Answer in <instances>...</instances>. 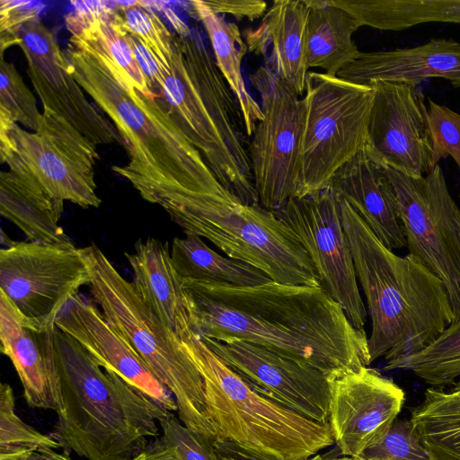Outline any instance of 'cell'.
Instances as JSON below:
<instances>
[{
  "instance_id": "1",
  "label": "cell",
  "mask_w": 460,
  "mask_h": 460,
  "mask_svg": "<svg viewBox=\"0 0 460 460\" xmlns=\"http://www.w3.org/2000/svg\"><path fill=\"white\" fill-rule=\"evenodd\" d=\"M190 325L200 337L238 339L311 366L329 377L370 365L368 338L321 287L184 281Z\"/></svg>"
},
{
  "instance_id": "2",
  "label": "cell",
  "mask_w": 460,
  "mask_h": 460,
  "mask_svg": "<svg viewBox=\"0 0 460 460\" xmlns=\"http://www.w3.org/2000/svg\"><path fill=\"white\" fill-rule=\"evenodd\" d=\"M65 53L76 82L112 120L123 139L129 162L113 170L142 199L156 204L184 192L227 190L156 98L126 88L89 53L70 44Z\"/></svg>"
},
{
  "instance_id": "3",
  "label": "cell",
  "mask_w": 460,
  "mask_h": 460,
  "mask_svg": "<svg viewBox=\"0 0 460 460\" xmlns=\"http://www.w3.org/2000/svg\"><path fill=\"white\" fill-rule=\"evenodd\" d=\"M338 196V195H337ZM339 198L342 226L371 318L370 362L411 356L455 321L444 283L411 254L385 247L354 208Z\"/></svg>"
},
{
  "instance_id": "4",
  "label": "cell",
  "mask_w": 460,
  "mask_h": 460,
  "mask_svg": "<svg viewBox=\"0 0 460 460\" xmlns=\"http://www.w3.org/2000/svg\"><path fill=\"white\" fill-rule=\"evenodd\" d=\"M54 349L63 411L50 437L87 460H131L159 437L171 412L116 374L101 369L73 337L56 328Z\"/></svg>"
},
{
  "instance_id": "5",
  "label": "cell",
  "mask_w": 460,
  "mask_h": 460,
  "mask_svg": "<svg viewBox=\"0 0 460 460\" xmlns=\"http://www.w3.org/2000/svg\"><path fill=\"white\" fill-rule=\"evenodd\" d=\"M155 94L222 186L259 205L243 113L198 31L174 35L170 71Z\"/></svg>"
},
{
  "instance_id": "6",
  "label": "cell",
  "mask_w": 460,
  "mask_h": 460,
  "mask_svg": "<svg viewBox=\"0 0 460 460\" xmlns=\"http://www.w3.org/2000/svg\"><path fill=\"white\" fill-rule=\"evenodd\" d=\"M81 250L92 296L105 318L172 393L179 420L213 442L218 436L208 414L204 381L181 339L95 243Z\"/></svg>"
},
{
  "instance_id": "7",
  "label": "cell",
  "mask_w": 460,
  "mask_h": 460,
  "mask_svg": "<svg viewBox=\"0 0 460 460\" xmlns=\"http://www.w3.org/2000/svg\"><path fill=\"white\" fill-rule=\"evenodd\" d=\"M163 208L185 234L210 241L227 257L250 264L281 284L321 287L308 253L273 210L246 205L226 190L185 192Z\"/></svg>"
},
{
  "instance_id": "8",
  "label": "cell",
  "mask_w": 460,
  "mask_h": 460,
  "mask_svg": "<svg viewBox=\"0 0 460 460\" xmlns=\"http://www.w3.org/2000/svg\"><path fill=\"white\" fill-rule=\"evenodd\" d=\"M205 385L208 417L218 438L281 460H307L332 446L322 425L254 392L194 333L182 341Z\"/></svg>"
},
{
  "instance_id": "9",
  "label": "cell",
  "mask_w": 460,
  "mask_h": 460,
  "mask_svg": "<svg viewBox=\"0 0 460 460\" xmlns=\"http://www.w3.org/2000/svg\"><path fill=\"white\" fill-rule=\"evenodd\" d=\"M305 93L300 190L296 198L328 186L334 173L365 147L374 88L309 72Z\"/></svg>"
},
{
  "instance_id": "10",
  "label": "cell",
  "mask_w": 460,
  "mask_h": 460,
  "mask_svg": "<svg viewBox=\"0 0 460 460\" xmlns=\"http://www.w3.org/2000/svg\"><path fill=\"white\" fill-rule=\"evenodd\" d=\"M249 79L263 113L248 146L254 187L260 204L276 210L299 195L305 100L267 66Z\"/></svg>"
},
{
  "instance_id": "11",
  "label": "cell",
  "mask_w": 460,
  "mask_h": 460,
  "mask_svg": "<svg viewBox=\"0 0 460 460\" xmlns=\"http://www.w3.org/2000/svg\"><path fill=\"white\" fill-rule=\"evenodd\" d=\"M376 165L395 190L409 254L444 283L455 321L460 320V208L441 167L437 164L426 177L414 178Z\"/></svg>"
},
{
  "instance_id": "12",
  "label": "cell",
  "mask_w": 460,
  "mask_h": 460,
  "mask_svg": "<svg viewBox=\"0 0 460 460\" xmlns=\"http://www.w3.org/2000/svg\"><path fill=\"white\" fill-rule=\"evenodd\" d=\"M0 134L11 143L0 156L13 153L53 199L83 208L100 207L94 180L99 154L95 145L65 119L44 109L38 130L29 132L0 111Z\"/></svg>"
},
{
  "instance_id": "13",
  "label": "cell",
  "mask_w": 460,
  "mask_h": 460,
  "mask_svg": "<svg viewBox=\"0 0 460 460\" xmlns=\"http://www.w3.org/2000/svg\"><path fill=\"white\" fill-rule=\"evenodd\" d=\"M273 211L308 253L321 288L342 307L356 329L364 330L367 310L341 223L340 200L330 183Z\"/></svg>"
},
{
  "instance_id": "14",
  "label": "cell",
  "mask_w": 460,
  "mask_h": 460,
  "mask_svg": "<svg viewBox=\"0 0 460 460\" xmlns=\"http://www.w3.org/2000/svg\"><path fill=\"white\" fill-rule=\"evenodd\" d=\"M90 276L81 248L15 242L0 250V292L24 317L54 323Z\"/></svg>"
},
{
  "instance_id": "15",
  "label": "cell",
  "mask_w": 460,
  "mask_h": 460,
  "mask_svg": "<svg viewBox=\"0 0 460 460\" xmlns=\"http://www.w3.org/2000/svg\"><path fill=\"white\" fill-rule=\"evenodd\" d=\"M200 339L258 394L311 420L330 425L326 374L249 341Z\"/></svg>"
},
{
  "instance_id": "16",
  "label": "cell",
  "mask_w": 460,
  "mask_h": 460,
  "mask_svg": "<svg viewBox=\"0 0 460 460\" xmlns=\"http://www.w3.org/2000/svg\"><path fill=\"white\" fill-rule=\"evenodd\" d=\"M365 150L376 164L426 177L435 167L428 106L416 85L375 81Z\"/></svg>"
},
{
  "instance_id": "17",
  "label": "cell",
  "mask_w": 460,
  "mask_h": 460,
  "mask_svg": "<svg viewBox=\"0 0 460 460\" xmlns=\"http://www.w3.org/2000/svg\"><path fill=\"white\" fill-rule=\"evenodd\" d=\"M18 36L28 75L43 108L65 119L95 146L119 143L124 146L114 125L84 95L50 30L34 18L22 25Z\"/></svg>"
},
{
  "instance_id": "18",
  "label": "cell",
  "mask_w": 460,
  "mask_h": 460,
  "mask_svg": "<svg viewBox=\"0 0 460 460\" xmlns=\"http://www.w3.org/2000/svg\"><path fill=\"white\" fill-rule=\"evenodd\" d=\"M329 424L340 454L361 456L396 420L404 392L392 379L363 367L329 377Z\"/></svg>"
},
{
  "instance_id": "19",
  "label": "cell",
  "mask_w": 460,
  "mask_h": 460,
  "mask_svg": "<svg viewBox=\"0 0 460 460\" xmlns=\"http://www.w3.org/2000/svg\"><path fill=\"white\" fill-rule=\"evenodd\" d=\"M55 326L77 341L105 371L116 374L168 411H178L172 393L91 300L76 294L58 313Z\"/></svg>"
},
{
  "instance_id": "20",
  "label": "cell",
  "mask_w": 460,
  "mask_h": 460,
  "mask_svg": "<svg viewBox=\"0 0 460 460\" xmlns=\"http://www.w3.org/2000/svg\"><path fill=\"white\" fill-rule=\"evenodd\" d=\"M54 323H40L22 315L0 292L1 351L9 358L32 408L63 411L57 367Z\"/></svg>"
},
{
  "instance_id": "21",
  "label": "cell",
  "mask_w": 460,
  "mask_h": 460,
  "mask_svg": "<svg viewBox=\"0 0 460 460\" xmlns=\"http://www.w3.org/2000/svg\"><path fill=\"white\" fill-rule=\"evenodd\" d=\"M337 76L358 84L392 81L416 86L427 79L443 78L460 87V42L432 39L413 48L359 52Z\"/></svg>"
},
{
  "instance_id": "22",
  "label": "cell",
  "mask_w": 460,
  "mask_h": 460,
  "mask_svg": "<svg viewBox=\"0 0 460 460\" xmlns=\"http://www.w3.org/2000/svg\"><path fill=\"white\" fill-rule=\"evenodd\" d=\"M330 185L385 247H407L395 190L365 147L334 173Z\"/></svg>"
},
{
  "instance_id": "23",
  "label": "cell",
  "mask_w": 460,
  "mask_h": 460,
  "mask_svg": "<svg viewBox=\"0 0 460 460\" xmlns=\"http://www.w3.org/2000/svg\"><path fill=\"white\" fill-rule=\"evenodd\" d=\"M307 12L305 0H275L261 23L243 32L248 51L266 56L270 49L266 66L299 96L305 92L309 73L305 52Z\"/></svg>"
},
{
  "instance_id": "24",
  "label": "cell",
  "mask_w": 460,
  "mask_h": 460,
  "mask_svg": "<svg viewBox=\"0 0 460 460\" xmlns=\"http://www.w3.org/2000/svg\"><path fill=\"white\" fill-rule=\"evenodd\" d=\"M9 171L0 173V213L14 224L30 242L73 246L58 224L64 203L53 199L13 153L0 156Z\"/></svg>"
},
{
  "instance_id": "25",
  "label": "cell",
  "mask_w": 460,
  "mask_h": 460,
  "mask_svg": "<svg viewBox=\"0 0 460 460\" xmlns=\"http://www.w3.org/2000/svg\"><path fill=\"white\" fill-rule=\"evenodd\" d=\"M132 269L133 284L146 305L181 341L193 332L181 278L171 259L168 243L148 237L125 252Z\"/></svg>"
},
{
  "instance_id": "26",
  "label": "cell",
  "mask_w": 460,
  "mask_h": 460,
  "mask_svg": "<svg viewBox=\"0 0 460 460\" xmlns=\"http://www.w3.org/2000/svg\"><path fill=\"white\" fill-rule=\"evenodd\" d=\"M65 20L71 34L68 44L97 58L126 88L156 98L136 60L119 11L95 19L82 18L71 12Z\"/></svg>"
},
{
  "instance_id": "27",
  "label": "cell",
  "mask_w": 460,
  "mask_h": 460,
  "mask_svg": "<svg viewBox=\"0 0 460 460\" xmlns=\"http://www.w3.org/2000/svg\"><path fill=\"white\" fill-rule=\"evenodd\" d=\"M307 67L320 68L330 76L352 63L359 50L352 35L360 27L355 17L330 0H305Z\"/></svg>"
},
{
  "instance_id": "28",
  "label": "cell",
  "mask_w": 460,
  "mask_h": 460,
  "mask_svg": "<svg viewBox=\"0 0 460 460\" xmlns=\"http://www.w3.org/2000/svg\"><path fill=\"white\" fill-rule=\"evenodd\" d=\"M190 13L199 19L209 40L216 64L236 98L243 113L245 131L250 138L263 119L260 103L246 88L242 61L248 48L238 26L215 13L204 1L188 2Z\"/></svg>"
},
{
  "instance_id": "29",
  "label": "cell",
  "mask_w": 460,
  "mask_h": 460,
  "mask_svg": "<svg viewBox=\"0 0 460 460\" xmlns=\"http://www.w3.org/2000/svg\"><path fill=\"white\" fill-rule=\"evenodd\" d=\"M430 387L412 409L411 422L430 460H460V379Z\"/></svg>"
},
{
  "instance_id": "30",
  "label": "cell",
  "mask_w": 460,
  "mask_h": 460,
  "mask_svg": "<svg viewBox=\"0 0 460 460\" xmlns=\"http://www.w3.org/2000/svg\"><path fill=\"white\" fill-rule=\"evenodd\" d=\"M171 259L181 281L217 282L253 287L272 281L264 272L243 261L225 257L200 236L186 234L172 240Z\"/></svg>"
},
{
  "instance_id": "31",
  "label": "cell",
  "mask_w": 460,
  "mask_h": 460,
  "mask_svg": "<svg viewBox=\"0 0 460 460\" xmlns=\"http://www.w3.org/2000/svg\"><path fill=\"white\" fill-rule=\"evenodd\" d=\"M361 26L401 31L426 22L460 23V0H330Z\"/></svg>"
},
{
  "instance_id": "32",
  "label": "cell",
  "mask_w": 460,
  "mask_h": 460,
  "mask_svg": "<svg viewBox=\"0 0 460 460\" xmlns=\"http://www.w3.org/2000/svg\"><path fill=\"white\" fill-rule=\"evenodd\" d=\"M385 370H410L431 387L460 379V320L454 321L420 351L385 365Z\"/></svg>"
},
{
  "instance_id": "33",
  "label": "cell",
  "mask_w": 460,
  "mask_h": 460,
  "mask_svg": "<svg viewBox=\"0 0 460 460\" xmlns=\"http://www.w3.org/2000/svg\"><path fill=\"white\" fill-rule=\"evenodd\" d=\"M126 31L139 37L170 70L174 35L145 1H117Z\"/></svg>"
},
{
  "instance_id": "34",
  "label": "cell",
  "mask_w": 460,
  "mask_h": 460,
  "mask_svg": "<svg viewBox=\"0 0 460 460\" xmlns=\"http://www.w3.org/2000/svg\"><path fill=\"white\" fill-rule=\"evenodd\" d=\"M0 58V111L6 113L15 123L36 132L42 113L37 107L35 97L15 67L4 61V57Z\"/></svg>"
},
{
  "instance_id": "35",
  "label": "cell",
  "mask_w": 460,
  "mask_h": 460,
  "mask_svg": "<svg viewBox=\"0 0 460 460\" xmlns=\"http://www.w3.org/2000/svg\"><path fill=\"white\" fill-rule=\"evenodd\" d=\"M30 447L36 450L43 447L60 448L50 436L43 435L26 424L15 412L14 395L7 383L0 386V448Z\"/></svg>"
},
{
  "instance_id": "36",
  "label": "cell",
  "mask_w": 460,
  "mask_h": 460,
  "mask_svg": "<svg viewBox=\"0 0 460 460\" xmlns=\"http://www.w3.org/2000/svg\"><path fill=\"white\" fill-rule=\"evenodd\" d=\"M428 119L431 135L432 163L451 156L460 170V114L428 99Z\"/></svg>"
},
{
  "instance_id": "37",
  "label": "cell",
  "mask_w": 460,
  "mask_h": 460,
  "mask_svg": "<svg viewBox=\"0 0 460 460\" xmlns=\"http://www.w3.org/2000/svg\"><path fill=\"white\" fill-rule=\"evenodd\" d=\"M367 460H430L410 420H397L385 438L364 455Z\"/></svg>"
},
{
  "instance_id": "38",
  "label": "cell",
  "mask_w": 460,
  "mask_h": 460,
  "mask_svg": "<svg viewBox=\"0 0 460 460\" xmlns=\"http://www.w3.org/2000/svg\"><path fill=\"white\" fill-rule=\"evenodd\" d=\"M161 439L175 451L179 460H217L213 442L187 428L171 412L159 420Z\"/></svg>"
},
{
  "instance_id": "39",
  "label": "cell",
  "mask_w": 460,
  "mask_h": 460,
  "mask_svg": "<svg viewBox=\"0 0 460 460\" xmlns=\"http://www.w3.org/2000/svg\"><path fill=\"white\" fill-rule=\"evenodd\" d=\"M43 8L44 4L41 1H0L1 57H4V51L9 47L18 46L20 28L26 22L39 18Z\"/></svg>"
},
{
  "instance_id": "40",
  "label": "cell",
  "mask_w": 460,
  "mask_h": 460,
  "mask_svg": "<svg viewBox=\"0 0 460 460\" xmlns=\"http://www.w3.org/2000/svg\"><path fill=\"white\" fill-rule=\"evenodd\" d=\"M128 39L136 60L146 80L147 86L155 94L162 87L170 70L159 61L139 37L128 32Z\"/></svg>"
},
{
  "instance_id": "41",
  "label": "cell",
  "mask_w": 460,
  "mask_h": 460,
  "mask_svg": "<svg viewBox=\"0 0 460 460\" xmlns=\"http://www.w3.org/2000/svg\"><path fill=\"white\" fill-rule=\"evenodd\" d=\"M206 4L217 14H229L237 21L248 19L252 22L263 17L268 4L260 0H208Z\"/></svg>"
},
{
  "instance_id": "42",
  "label": "cell",
  "mask_w": 460,
  "mask_h": 460,
  "mask_svg": "<svg viewBox=\"0 0 460 460\" xmlns=\"http://www.w3.org/2000/svg\"><path fill=\"white\" fill-rule=\"evenodd\" d=\"M217 460H281L273 456L262 454L225 438L213 441Z\"/></svg>"
},
{
  "instance_id": "43",
  "label": "cell",
  "mask_w": 460,
  "mask_h": 460,
  "mask_svg": "<svg viewBox=\"0 0 460 460\" xmlns=\"http://www.w3.org/2000/svg\"><path fill=\"white\" fill-rule=\"evenodd\" d=\"M131 460H179L173 448L159 437Z\"/></svg>"
},
{
  "instance_id": "44",
  "label": "cell",
  "mask_w": 460,
  "mask_h": 460,
  "mask_svg": "<svg viewBox=\"0 0 460 460\" xmlns=\"http://www.w3.org/2000/svg\"><path fill=\"white\" fill-rule=\"evenodd\" d=\"M145 3L152 9L156 8L157 10L163 12L165 14L168 21L172 24L176 34L186 37L191 33V31L188 27V25L182 20L180 19V17L172 11V9L166 5V2L145 1Z\"/></svg>"
},
{
  "instance_id": "45",
  "label": "cell",
  "mask_w": 460,
  "mask_h": 460,
  "mask_svg": "<svg viewBox=\"0 0 460 460\" xmlns=\"http://www.w3.org/2000/svg\"><path fill=\"white\" fill-rule=\"evenodd\" d=\"M36 449L30 447L0 448V460H30Z\"/></svg>"
},
{
  "instance_id": "46",
  "label": "cell",
  "mask_w": 460,
  "mask_h": 460,
  "mask_svg": "<svg viewBox=\"0 0 460 460\" xmlns=\"http://www.w3.org/2000/svg\"><path fill=\"white\" fill-rule=\"evenodd\" d=\"M56 450L51 447L38 449L31 455L30 460H73L67 451L58 453Z\"/></svg>"
},
{
  "instance_id": "47",
  "label": "cell",
  "mask_w": 460,
  "mask_h": 460,
  "mask_svg": "<svg viewBox=\"0 0 460 460\" xmlns=\"http://www.w3.org/2000/svg\"><path fill=\"white\" fill-rule=\"evenodd\" d=\"M307 460H367L363 456H343L341 454L335 455L334 453H326V454H316L311 458Z\"/></svg>"
},
{
  "instance_id": "48",
  "label": "cell",
  "mask_w": 460,
  "mask_h": 460,
  "mask_svg": "<svg viewBox=\"0 0 460 460\" xmlns=\"http://www.w3.org/2000/svg\"><path fill=\"white\" fill-rule=\"evenodd\" d=\"M14 243H15V241H13L12 239H10L8 236H6L4 230H1V243L5 245L6 246L5 248L12 246Z\"/></svg>"
}]
</instances>
